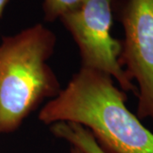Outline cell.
Wrapping results in <instances>:
<instances>
[{"label": "cell", "mask_w": 153, "mask_h": 153, "mask_svg": "<svg viewBox=\"0 0 153 153\" xmlns=\"http://www.w3.org/2000/svg\"><path fill=\"white\" fill-rule=\"evenodd\" d=\"M44 124L74 123L93 134L105 153H153V134L125 105V94L103 72L81 67L39 111Z\"/></svg>", "instance_id": "1"}, {"label": "cell", "mask_w": 153, "mask_h": 153, "mask_svg": "<svg viewBox=\"0 0 153 153\" xmlns=\"http://www.w3.org/2000/svg\"><path fill=\"white\" fill-rule=\"evenodd\" d=\"M55 33L36 24L0 44V134L16 131L46 99L61 91L47 61L55 51Z\"/></svg>", "instance_id": "2"}, {"label": "cell", "mask_w": 153, "mask_h": 153, "mask_svg": "<svg viewBox=\"0 0 153 153\" xmlns=\"http://www.w3.org/2000/svg\"><path fill=\"white\" fill-rule=\"evenodd\" d=\"M60 20L79 49L82 67L114 77L123 90H135L121 65L122 44L111 33L112 0H82Z\"/></svg>", "instance_id": "3"}, {"label": "cell", "mask_w": 153, "mask_h": 153, "mask_svg": "<svg viewBox=\"0 0 153 153\" xmlns=\"http://www.w3.org/2000/svg\"><path fill=\"white\" fill-rule=\"evenodd\" d=\"M121 22L125 39L120 62L139 83V117L153 121V0H122Z\"/></svg>", "instance_id": "4"}, {"label": "cell", "mask_w": 153, "mask_h": 153, "mask_svg": "<svg viewBox=\"0 0 153 153\" xmlns=\"http://www.w3.org/2000/svg\"><path fill=\"white\" fill-rule=\"evenodd\" d=\"M50 131L55 137L65 140L83 153H105L91 132L80 124L69 122L55 123L50 126Z\"/></svg>", "instance_id": "5"}, {"label": "cell", "mask_w": 153, "mask_h": 153, "mask_svg": "<svg viewBox=\"0 0 153 153\" xmlns=\"http://www.w3.org/2000/svg\"><path fill=\"white\" fill-rule=\"evenodd\" d=\"M82 0H44L43 10L44 20L53 22L60 19L66 12L76 6Z\"/></svg>", "instance_id": "6"}, {"label": "cell", "mask_w": 153, "mask_h": 153, "mask_svg": "<svg viewBox=\"0 0 153 153\" xmlns=\"http://www.w3.org/2000/svg\"><path fill=\"white\" fill-rule=\"evenodd\" d=\"M9 1H10V0H0V17L2 16L3 12H4V10L6 4H8Z\"/></svg>", "instance_id": "7"}, {"label": "cell", "mask_w": 153, "mask_h": 153, "mask_svg": "<svg viewBox=\"0 0 153 153\" xmlns=\"http://www.w3.org/2000/svg\"><path fill=\"white\" fill-rule=\"evenodd\" d=\"M71 153H83L79 149L78 147H76V146H71Z\"/></svg>", "instance_id": "8"}]
</instances>
